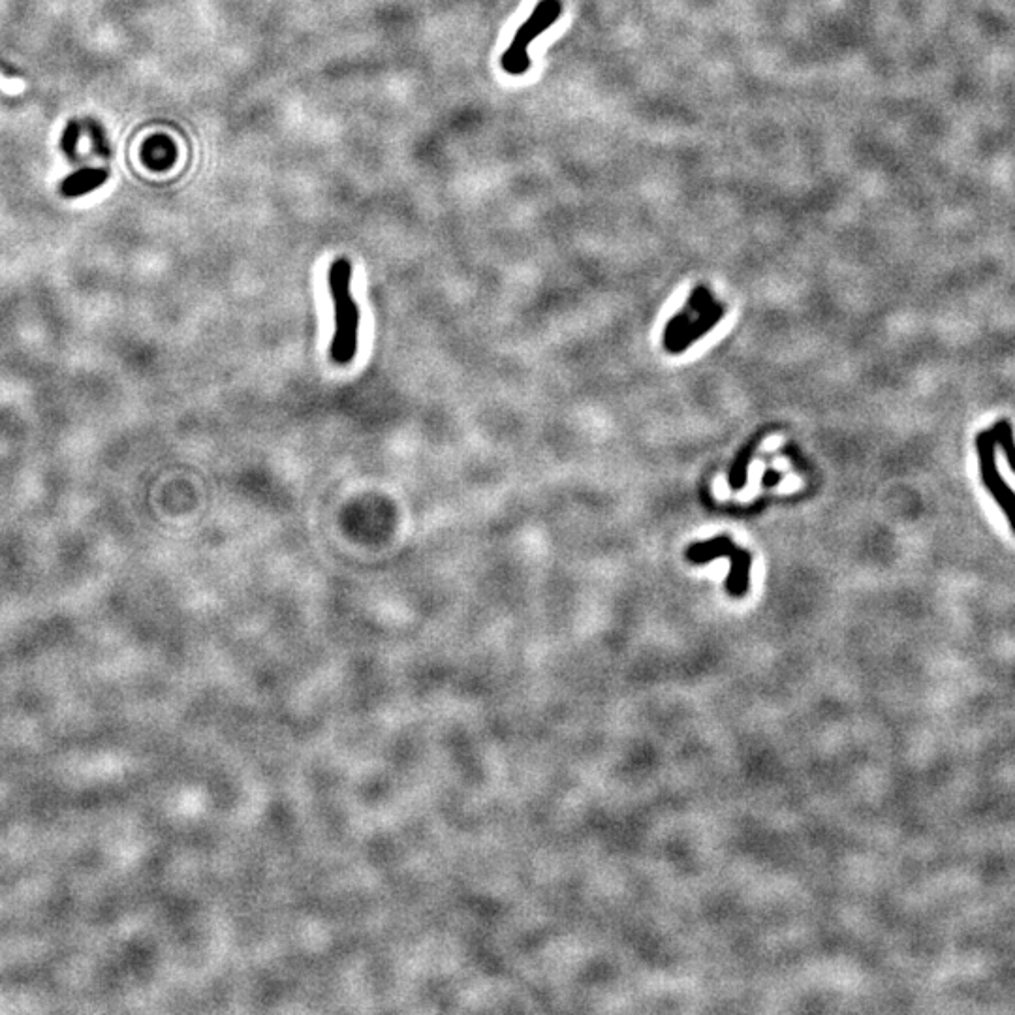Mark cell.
<instances>
[{"label": "cell", "mask_w": 1015, "mask_h": 1015, "mask_svg": "<svg viewBox=\"0 0 1015 1015\" xmlns=\"http://www.w3.org/2000/svg\"><path fill=\"white\" fill-rule=\"evenodd\" d=\"M756 448H758V440H752V442H749L747 450H743V452L739 453V455L735 457L734 469H732V474H730V484H732L735 491H739V489L743 487V484H745V478H747V465H749L750 461V453H754Z\"/></svg>", "instance_id": "cell-7"}, {"label": "cell", "mask_w": 1015, "mask_h": 1015, "mask_svg": "<svg viewBox=\"0 0 1015 1015\" xmlns=\"http://www.w3.org/2000/svg\"><path fill=\"white\" fill-rule=\"evenodd\" d=\"M722 314V307L713 301L709 290L702 286L696 288L688 299L685 311L670 320L664 333L666 348L670 352H683L690 344L696 343L703 333L713 329Z\"/></svg>", "instance_id": "cell-2"}, {"label": "cell", "mask_w": 1015, "mask_h": 1015, "mask_svg": "<svg viewBox=\"0 0 1015 1015\" xmlns=\"http://www.w3.org/2000/svg\"><path fill=\"white\" fill-rule=\"evenodd\" d=\"M104 179H106V172L85 170V172H79L74 177H70L64 183L63 192L66 196H81L89 190H94V187H98Z\"/></svg>", "instance_id": "cell-6"}, {"label": "cell", "mask_w": 1015, "mask_h": 1015, "mask_svg": "<svg viewBox=\"0 0 1015 1015\" xmlns=\"http://www.w3.org/2000/svg\"><path fill=\"white\" fill-rule=\"evenodd\" d=\"M779 480H781V474H779V472H775V470H769V472H766V478H764V485L777 484Z\"/></svg>", "instance_id": "cell-8"}, {"label": "cell", "mask_w": 1015, "mask_h": 1015, "mask_svg": "<svg viewBox=\"0 0 1015 1015\" xmlns=\"http://www.w3.org/2000/svg\"><path fill=\"white\" fill-rule=\"evenodd\" d=\"M974 446L978 452L982 484L987 489V493L997 502L1000 512L1004 514L1008 525L1012 527L1015 534V491L1000 474L999 465H997V440H995L991 427L976 435Z\"/></svg>", "instance_id": "cell-4"}, {"label": "cell", "mask_w": 1015, "mask_h": 1015, "mask_svg": "<svg viewBox=\"0 0 1015 1015\" xmlns=\"http://www.w3.org/2000/svg\"><path fill=\"white\" fill-rule=\"evenodd\" d=\"M995 440H997V448H1000V452L1004 455L1008 467L1015 474V431L1014 425L1010 420L1002 418L999 422L995 423L991 427Z\"/></svg>", "instance_id": "cell-5"}, {"label": "cell", "mask_w": 1015, "mask_h": 1015, "mask_svg": "<svg viewBox=\"0 0 1015 1015\" xmlns=\"http://www.w3.org/2000/svg\"><path fill=\"white\" fill-rule=\"evenodd\" d=\"M561 14H563L561 0H540L536 4L531 17L517 29L516 36L512 38V44L500 57V66L506 74L523 76L531 70L529 47L540 34H544L561 17Z\"/></svg>", "instance_id": "cell-3"}, {"label": "cell", "mask_w": 1015, "mask_h": 1015, "mask_svg": "<svg viewBox=\"0 0 1015 1015\" xmlns=\"http://www.w3.org/2000/svg\"><path fill=\"white\" fill-rule=\"evenodd\" d=\"M329 296L335 311V331L329 344V358L337 365H348L358 352L360 309L352 297V262L335 258L328 269Z\"/></svg>", "instance_id": "cell-1"}]
</instances>
